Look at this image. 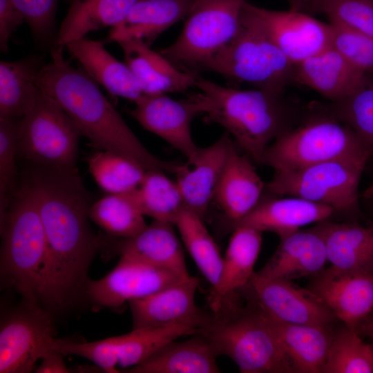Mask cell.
<instances>
[{
	"label": "cell",
	"mask_w": 373,
	"mask_h": 373,
	"mask_svg": "<svg viewBox=\"0 0 373 373\" xmlns=\"http://www.w3.org/2000/svg\"><path fill=\"white\" fill-rule=\"evenodd\" d=\"M32 186L44 229L46 254L39 304L62 310L84 295L89 266L99 239L88 223L92 204L77 168L36 166L27 180Z\"/></svg>",
	"instance_id": "1"
},
{
	"label": "cell",
	"mask_w": 373,
	"mask_h": 373,
	"mask_svg": "<svg viewBox=\"0 0 373 373\" xmlns=\"http://www.w3.org/2000/svg\"><path fill=\"white\" fill-rule=\"evenodd\" d=\"M65 46H53L51 59L40 69L35 83L70 117L82 135L95 146L120 154L146 171L175 173L181 163L161 160L142 144L97 82L64 57Z\"/></svg>",
	"instance_id": "2"
},
{
	"label": "cell",
	"mask_w": 373,
	"mask_h": 373,
	"mask_svg": "<svg viewBox=\"0 0 373 373\" xmlns=\"http://www.w3.org/2000/svg\"><path fill=\"white\" fill-rule=\"evenodd\" d=\"M200 329L218 355L231 358L242 373H295L266 314L244 290L211 302Z\"/></svg>",
	"instance_id": "3"
},
{
	"label": "cell",
	"mask_w": 373,
	"mask_h": 373,
	"mask_svg": "<svg viewBox=\"0 0 373 373\" xmlns=\"http://www.w3.org/2000/svg\"><path fill=\"white\" fill-rule=\"evenodd\" d=\"M195 86L204 122L222 126L258 164L266 148L293 128L294 113L283 93L226 87L198 75Z\"/></svg>",
	"instance_id": "4"
},
{
	"label": "cell",
	"mask_w": 373,
	"mask_h": 373,
	"mask_svg": "<svg viewBox=\"0 0 373 373\" xmlns=\"http://www.w3.org/2000/svg\"><path fill=\"white\" fill-rule=\"evenodd\" d=\"M0 227L1 278L23 300L40 305L46 242L36 195L28 180L12 195Z\"/></svg>",
	"instance_id": "5"
},
{
	"label": "cell",
	"mask_w": 373,
	"mask_h": 373,
	"mask_svg": "<svg viewBox=\"0 0 373 373\" xmlns=\"http://www.w3.org/2000/svg\"><path fill=\"white\" fill-rule=\"evenodd\" d=\"M294 67L246 1L233 38L204 69L232 82L283 93L287 86L293 82Z\"/></svg>",
	"instance_id": "6"
},
{
	"label": "cell",
	"mask_w": 373,
	"mask_h": 373,
	"mask_svg": "<svg viewBox=\"0 0 373 373\" xmlns=\"http://www.w3.org/2000/svg\"><path fill=\"white\" fill-rule=\"evenodd\" d=\"M371 156L357 135L329 113L280 135L266 148L260 164L275 171L295 170L332 160L366 164Z\"/></svg>",
	"instance_id": "7"
},
{
	"label": "cell",
	"mask_w": 373,
	"mask_h": 373,
	"mask_svg": "<svg viewBox=\"0 0 373 373\" xmlns=\"http://www.w3.org/2000/svg\"><path fill=\"white\" fill-rule=\"evenodd\" d=\"M246 0H193L178 38L160 53L197 74L236 35Z\"/></svg>",
	"instance_id": "8"
},
{
	"label": "cell",
	"mask_w": 373,
	"mask_h": 373,
	"mask_svg": "<svg viewBox=\"0 0 373 373\" xmlns=\"http://www.w3.org/2000/svg\"><path fill=\"white\" fill-rule=\"evenodd\" d=\"M80 135L66 112L40 90L21 119L18 155L37 166L75 169Z\"/></svg>",
	"instance_id": "9"
},
{
	"label": "cell",
	"mask_w": 373,
	"mask_h": 373,
	"mask_svg": "<svg viewBox=\"0 0 373 373\" xmlns=\"http://www.w3.org/2000/svg\"><path fill=\"white\" fill-rule=\"evenodd\" d=\"M366 164L332 160L295 170L275 171L265 192L294 196L347 211L358 203V186Z\"/></svg>",
	"instance_id": "10"
},
{
	"label": "cell",
	"mask_w": 373,
	"mask_h": 373,
	"mask_svg": "<svg viewBox=\"0 0 373 373\" xmlns=\"http://www.w3.org/2000/svg\"><path fill=\"white\" fill-rule=\"evenodd\" d=\"M52 320L39 304L23 303L6 314L0 327V373H28L51 348Z\"/></svg>",
	"instance_id": "11"
},
{
	"label": "cell",
	"mask_w": 373,
	"mask_h": 373,
	"mask_svg": "<svg viewBox=\"0 0 373 373\" xmlns=\"http://www.w3.org/2000/svg\"><path fill=\"white\" fill-rule=\"evenodd\" d=\"M242 289L267 315L281 321L331 329L340 321L315 294L291 280L267 278L254 272Z\"/></svg>",
	"instance_id": "12"
},
{
	"label": "cell",
	"mask_w": 373,
	"mask_h": 373,
	"mask_svg": "<svg viewBox=\"0 0 373 373\" xmlns=\"http://www.w3.org/2000/svg\"><path fill=\"white\" fill-rule=\"evenodd\" d=\"M184 279L168 269L121 256L107 275L97 280H88L84 295L96 307L115 309Z\"/></svg>",
	"instance_id": "13"
},
{
	"label": "cell",
	"mask_w": 373,
	"mask_h": 373,
	"mask_svg": "<svg viewBox=\"0 0 373 373\" xmlns=\"http://www.w3.org/2000/svg\"><path fill=\"white\" fill-rule=\"evenodd\" d=\"M134 108L128 113L146 130L162 138L192 161L198 147L192 137L193 119L202 115V106L198 93L186 99L175 100L166 94L142 95Z\"/></svg>",
	"instance_id": "14"
},
{
	"label": "cell",
	"mask_w": 373,
	"mask_h": 373,
	"mask_svg": "<svg viewBox=\"0 0 373 373\" xmlns=\"http://www.w3.org/2000/svg\"><path fill=\"white\" fill-rule=\"evenodd\" d=\"M307 289L358 332L373 311V269L342 271L329 267L311 277Z\"/></svg>",
	"instance_id": "15"
},
{
	"label": "cell",
	"mask_w": 373,
	"mask_h": 373,
	"mask_svg": "<svg viewBox=\"0 0 373 373\" xmlns=\"http://www.w3.org/2000/svg\"><path fill=\"white\" fill-rule=\"evenodd\" d=\"M251 8L285 56L298 64L332 47V26L289 9Z\"/></svg>",
	"instance_id": "16"
},
{
	"label": "cell",
	"mask_w": 373,
	"mask_h": 373,
	"mask_svg": "<svg viewBox=\"0 0 373 373\" xmlns=\"http://www.w3.org/2000/svg\"><path fill=\"white\" fill-rule=\"evenodd\" d=\"M173 225L153 220L131 238L99 237V250H103L107 258L117 254L126 256L188 278L191 276Z\"/></svg>",
	"instance_id": "17"
},
{
	"label": "cell",
	"mask_w": 373,
	"mask_h": 373,
	"mask_svg": "<svg viewBox=\"0 0 373 373\" xmlns=\"http://www.w3.org/2000/svg\"><path fill=\"white\" fill-rule=\"evenodd\" d=\"M199 285L190 276L151 295L128 302L133 318V329L184 323L201 329L210 318L195 303Z\"/></svg>",
	"instance_id": "18"
},
{
	"label": "cell",
	"mask_w": 373,
	"mask_h": 373,
	"mask_svg": "<svg viewBox=\"0 0 373 373\" xmlns=\"http://www.w3.org/2000/svg\"><path fill=\"white\" fill-rule=\"evenodd\" d=\"M269 194V193H268ZM262 195L257 204L242 218L223 222L224 231H232L239 227H247L260 232L276 233L286 237L300 227L328 218L335 211L329 206L294 196L278 198L275 195Z\"/></svg>",
	"instance_id": "19"
},
{
	"label": "cell",
	"mask_w": 373,
	"mask_h": 373,
	"mask_svg": "<svg viewBox=\"0 0 373 373\" xmlns=\"http://www.w3.org/2000/svg\"><path fill=\"white\" fill-rule=\"evenodd\" d=\"M233 143L226 132L212 144L199 147L195 158L182 164L175 173L185 207L203 220L213 201Z\"/></svg>",
	"instance_id": "20"
},
{
	"label": "cell",
	"mask_w": 373,
	"mask_h": 373,
	"mask_svg": "<svg viewBox=\"0 0 373 373\" xmlns=\"http://www.w3.org/2000/svg\"><path fill=\"white\" fill-rule=\"evenodd\" d=\"M366 81V74L332 47L294 67V82L313 89L333 102L352 95Z\"/></svg>",
	"instance_id": "21"
},
{
	"label": "cell",
	"mask_w": 373,
	"mask_h": 373,
	"mask_svg": "<svg viewBox=\"0 0 373 373\" xmlns=\"http://www.w3.org/2000/svg\"><path fill=\"white\" fill-rule=\"evenodd\" d=\"M327 261L324 238L314 226L280 238L275 252L257 273L267 278L291 280L318 274Z\"/></svg>",
	"instance_id": "22"
},
{
	"label": "cell",
	"mask_w": 373,
	"mask_h": 373,
	"mask_svg": "<svg viewBox=\"0 0 373 373\" xmlns=\"http://www.w3.org/2000/svg\"><path fill=\"white\" fill-rule=\"evenodd\" d=\"M265 185L249 159L233 143L213 198L222 211V222L247 214L262 198Z\"/></svg>",
	"instance_id": "23"
},
{
	"label": "cell",
	"mask_w": 373,
	"mask_h": 373,
	"mask_svg": "<svg viewBox=\"0 0 373 373\" xmlns=\"http://www.w3.org/2000/svg\"><path fill=\"white\" fill-rule=\"evenodd\" d=\"M118 44L143 95L184 92L195 86L197 74L178 68L144 43L129 39Z\"/></svg>",
	"instance_id": "24"
},
{
	"label": "cell",
	"mask_w": 373,
	"mask_h": 373,
	"mask_svg": "<svg viewBox=\"0 0 373 373\" xmlns=\"http://www.w3.org/2000/svg\"><path fill=\"white\" fill-rule=\"evenodd\" d=\"M193 0H139L125 19L111 28L109 38L140 41L149 46L166 30L185 19Z\"/></svg>",
	"instance_id": "25"
},
{
	"label": "cell",
	"mask_w": 373,
	"mask_h": 373,
	"mask_svg": "<svg viewBox=\"0 0 373 373\" xmlns=\"http://www.w3.org/2000/svg\"><path fill=\"white\" fill-rule=\"evenodd\" d=\"M86 73L111 95L135 102L142 92L128 66L111 55L102 42L86 37L67 44Z\"/></svg>",
	"instance_id": "26"
},
{
	"label": "cell",
	"mask_w": 373,
	"mask_h": 373,
	"mask_svg": "<svg viewBox=\"0 0 373 373\" xmlns=\"http://www.w3.org/2000/svg\"><path fill=\"white\" fill-rule=\"evenodd\" d=\"M265 314L295 373H322L334 328L284 322Z\"/></svg>",
	"instance_id": "27"
},
{
	"label": "cell",
	"mask_w": 373,
	"mask_h": 373,
	"mask_svg": "<svg viewBox=\"0 0 373 373\" xmlns=\"http://www.w3.org/2000/svg\"><path fill=\"white\" fill-rule=\"evenodd\" d=\"M167 343L128 373H218V356L209 340L198 333L184 341Z\"/></svg>",
	"instance_id": "28"
},
{
	"label": "cell",
	"mask_w": 373,
	"mask_h": 373,
	"mask_svg": "<svg viewBox=\"0 0 373 373\" xmlns=\"http://www.w3.org/2000/svg\"><path fill=\"white\" fill-rule=\"evenodd\" d=\"M315 226L324 238L331 267L342 271L373 269V224L363 227L325 220Z\"/></svg>",
	"instance_id": "29"
},
{
	"label": "cell",
	"mask_w": 373,
	"mask_h": 373,
	"mask_svg": "<svg viewBox=\"0 0 373 373\" xmlns=\"http://www.w3.org/2000/svg\"><path fill=\"white\" fill-rule=\"evenodd\" d=\"M138 1L72 0L53 46H65L90 32L118 25Z\"/></svg>",
	"instance_id": "30"
},
{
	"label": "cell",
	"mask_w": 373,
	"mask_h": 373,
	"mask_svg": "<svg viewBox=\"0 0 373 373\" xmlns=\"http://www.w3.org/2000/svg\"><path fill=\"white\" fill-rule=\"evenodd\" d=\"M44 66L39 55L0 61V117L20 119L30 110L40 92L35 78Z\"/></svg>",
	"instance_id": "31"
},
{
	"label": "cell",
	"mask_w": 373,
	"mask_h": 373,
	"mask_svg": "<svg viewBox=\"0 0 373 373\" xmlns=\"http://www.w3.org/2000/svg\"><path fill=\"white\" fill-rule=\"evenodd\" d=\"M262 240V232L249 227H239L232 231L218 284L212 289L211 302L248 284L254 274Z\"/></svg>",
	"instance_id": "32"
},
{
	"label": "cell",
	"mask_w": 373,
	"mask_h": 373,
	"mask_svg": "<svg viewBox=\"0 0 373 373\" xmlns=\"http://www.w3.org/2000/svg\"><path fill=\"white\" fill-rule=\"evenodd\" d=\"M88 216L108 236L131 238L142 231L146 224L137 200L136 188L110 193L89 209Z\"/></svg>",
	"instance_id": "33"
},
{
	"label": "cell",
	"mask_w": 373,
	"mask_h": 373,
	"mask_svg": "<svg viewBox=\"0 0 373 373\" xmlns=\"http://www.w3.org/2000/svg\"><path fill=\"white\" fill-rule=\"evenodd\" d=\"M203 220L185 207L175 225L197 267L214 288L220 276L223 258Z\"/></svg>",
	"instance_id": "34"
},
{
	"label": "cell",
	"mask_w": 373,
	"mask_h": 373,
	"mask_svg": "<svg viewBox=\"0 0 373 373\" xmlns=\"http://www.w3.org/2000/svg\"><path fill=\"white\" fill-rule=\"evenodd\" d=\"M164 173L146 171L142 182L136 188V196L144 216L175 224L185 204L177 182Z\"/></svg>",
	"instance_id": "35"
},
{
	"label": "cell",
	"mask_w": 373,
	"mask_h": 373,
	"mask_svg": "<svg viewBox=\"0 0 373 373\" xmlns=\"http://www.w3.org/2000/svg\"><path fill=\"white\" fill-rule=\"evenodd\" d=\"M198 332V328L184 323L133 329L131 332L124 334L118 365L122 367L137 365L178 337L194 335Z\"/></svg>",
	"instance_id": "36"
},
{
	"label": "cell",
	"mask_w": 373,
	"mask_h": 373,
	"mask_svg": "<svg viewBox=\"0 0 373 373\" xmlns=\"http://www.w3.org/2000/svg\"><path fill=\"white\" fill-rule=\"evenodd\" d=\"M88 167L97 184L109 193H124L137 188L146 171L137 162L106 150L91 155Z\"/></svg>",
	"instance_id": "37"
},
{
	"label": "cell",
	"mask_w": 373,
	"mask_h": 373,
	"mask_svg": "<svg viewBox=\"0 0 373 373\" xmlns=\"http://www.w3.org/2000/svg\"><path fill=\"white\" fill-rule=\"evenodd\" d=\"M335 329L322 373H373L370 343L343 325Z\"/></svg>",
	"instance_id": "38"
},
{
	"label": "cell",
	"mask_w": 373,
	"mask_h": 373,
	"mask_svg": "<svg viewBox=\"0 0 373 373\" xmlns=\"http://www.w3.org/2000/svg\"><path fill=\"white\" fill-rule=\"evenodd\" d=\"M347 125L373 155V82H368L349 97L334 102L329 112Z\"/></svg>",
	"instance_id": "39"
},
{
	"label": "cell",
	"mask_w": 373,
	"mask_h": 373,
	"mask_svg": "<svg viewBox=\"0 0 373 373\" xmlns=\"http://www.w3.org/2000/svg\"><path fill=\"white\" fill-rule=\"evenodd\" d=\"M20 119L0 117V224L6 217L16 176Z\"/></svg>",
	"instance_id": "40"
},
{
	"label": "cell",
	"mask_w": 373,
	"mask_h": 373,
	"mask_svg": "<svg viewBox=\"0 0 373 373\" xmlns=\"http://www.w3.org/2000/svg\"><path fill=\"white\" fill-rule=\"evenodd\" d=\"M124 339V334L87 343L55 338L51 348L64 356L72 354L86 358L95 363L104 372L118 373L119 371L116 366L118 365Z\"/></svg>",
	"instance_id": "41"
},
{
	"label": "cell",
	"mask_w": 373,
	"mask_h": 373,
	"mask_svg": "<svg viewBox=\"0 0 373 373\" xmlns=\"http://www.w3.org/2000/svg\"><path fill=\"white\" fill-rule=\"evenodd\" d=\"M320 14L326 15L330 23L373 37V0H329Z\"/></svg>",
	"instance_id": "42"
},
{
	"label": "cell",
	"mask_w": 373,
	"mask_h": 373,
	"mask_svg": "<svg viewBox=\"0 0 373 373\" xmlns=\"http://www.w3.org/2000/svg\"><path fill=\"white\" fill-rule=\"evenodd\" d=\"M330 24L332 26V48L366 75L373 73V37L352 29Z\"/></svg>",
	"instance_id": "43"
},
{
	"label": "cell",
	"mask_w": 373,
	"mask_h": 373,
	"mask_svg": "<svg viewBox=\"0 0 373 373\" xmlns=\"http://www.w3.org/2000/svg\"><path fill=\"white\" fill-rule=\"evenodd\" d=\"M34 37L48 39L55 28L58 0H13Z\"/></svg>",
	"instance_id": "44"
},
{
	"label": "cell",
	"mask_w": 373,
	"mask_h": 373,
	"mask_svg": "<svg viewBox=\"0 0 373 373\" xmlns=\"http://www.w3.org/2000/svg\"><path fill=\"white\" fill-rule=\"evenodd\" d=\"M23 21L13 0H0V49L2 52L8 51L12 34Z\"/></svg>",
	"instance_id": "45"
},
{
	"label": "cell",
	"mask_w": 373,
	"mask_h": 373,
	"mask_svg": "<svg viewBox=\"0 0 373 373\" xmlns=\"http://www.w3.org/2000/svg\"><path fill=\"white\" fill-rule=\"evenodd\" d=\"M63 354L50 348L43 356L41 363L35 369L37 373L70 372L63 359Z\"/></svg>",
	"instance_id": "46"
},
{
	"label": "cell",
	"mask_w": 373,
	"mask_h": 373,
	"mask_svg": "<svg viewBox=\"0 0 373 373\" xmlns=\"http://www.w3.org/2000/svg\"><path fill=\"white\" fill-rule=\"evenodd\" d=\"M329 0H288L290 9L307 15L320 14L321 8Z\"/></svg>",
	"instance_id": "47"
},
{
	"label": "cell",
	"mask_w": 373,
	"mask_h": 373,
	"mask_svg": "<svg viewBox=\"0 0 373 373\" xmlns=\"http://www.w3.org/2000/svg\"><path fill=\"white\" fill-rule=\"evenodd\" d=\"M361 336H373V324L365 327L360 332Z\"/></svg>",
	"instance_id": "48"
},
{
	"label": "cell",
	"mask_w": 373,
	"mask_h": 373,
	"mask_svg": "<svg viewBox=\"0 0 373 373\" xmlns=\"http://www.w3.org/2000/svg\"><path fill=\"white\" fill-rule=\"evenodd\" d=\"M363 196L366 198H373V184H372L363 193Z\"/></svg>",
	"instance_id": "49"
},
{
	"label": "cell",
	"mask_w": 373,
	"mask_h": 373,
	"mask_svg": "<svg viewBox=\"0 0 373 373\" xmlns=\"http://www.w3.org/2000/svg\"><path fill=\"white\" fill-rule=\"evenodd\" d=\"M373 324V311L372 312V313L370 314V315L369 316L368 318L367 319L365 325L363 326V327L361 329V330L359 331V332L363 329H364L365 327L370 325ZM358 332V333H359Z\"/></svg>",
	"instance_id": "50"
},
{
	"label": "cell",
	"mask_w": 373,
	"mask_h": 373,
	"mask_svg": "<svg viewBox=\"0 0 373 373\" xmlns=\"http://www.w3.org/2000/svg\"><path fill=\"white\" fill-rule=\"evenodd\" d=\"M370 338H371V341L370 343V345L372 350V358H373V336L370 337Z\"/></svg>",
	"instance_id": "51"
}]
</instances>
